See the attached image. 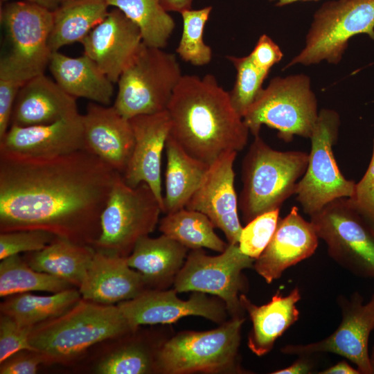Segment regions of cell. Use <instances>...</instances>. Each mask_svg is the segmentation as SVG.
<instances>
[{
  "label": "cell",
  "instance_id": "24",
  "mask_svg": "<svg viewBox=\"0 0 374 374\" xmlns=\"http://www.w3.org/2000/svg\"><path fill=\"white\" fill-rule=\"evenodd\" d=\"M240 299L252 323L247 346L258 357L269 353L276 341L299 319L296 303L301 300V294L297 287L287 296L277 291L267 303L262 305L253 303L244 294Z\"/></svg>",
  "mask_w": 374,
  "mask_h": 374
},
{
  "label": "cell",
  "instance_id": "40",
  "mask_svg": "<svg viewBox=\"0 0 374 374\" xmlns=\"http://www.w3.org/2000/svg\"><path fill=\"white\" fill-rule=\"evenodd\" d=\"M33 328L23 326L12 317L1 314L0 364L19 351H35L29 342Z\"/></svg>",
  "mask_w": 374,
  "mask_h": 374
},
{
  "label": "cell",
  "instance_id": "2",
  "mask_svg": "<svg viewBox=\"0 0 374 374\" xmlns=\"http://www.w3.org/2000/svg\"><path fill=\"white\" fill-rule=\"evenodd\" d=\"M166 111L168 136L208 166L247 144L249 128L233 107L229 91L211 74L183 75Z\"/></svg>",
  "mask_w": 374,
  "mask_h": 374
},
{
  "label": "cell",
  "instance_id": "14",
  "mask_svg": "<svg viewBox=\"0 0 374 374\" xmlns=\"http://www.w3.org/2000/svg\"><path fill=\"white\" fill-rule=\"evenodd\" d=\"M117 306L132 332L141 325L170 324L181 318L198 316L221 324L229 315L224 303L205 293L193 292L188 300L177 296L173 290H148Z\"/></svg>",
  "mask_w": 374,
  "mask_h": 374
},
{
  "label": "cell",
  "instance_id": "44",
  "mask_svg": "<svg viewBox=\"0 0 374 374\" xmlns=\"http://www.w3.org/2000/svg\"><path fill=\"white\" fill-rule=\"evenodd\" d=\"M314 368V362L310 355H300L292 364L287 367L276 370L271 374H308Z\"/></svg>",
  "mask_w": 374,
  "mask_h": 374
},
{
  "label": "cell",
  "instance_id": "50",
  "mask_svg": "<svg viewBox=\"0 0 374 374\" xmlns=\"http://www.w3.org/2000/svg\"><path fill=\"white\" fill-rule=\"evenodd\" d=\"M61 1H62H62H66V0H61Z\"/></svg>",
  "mask_w": 374,
  "mask_h": 374
},
{
  "label": "cell",
  "instance_id": "13",
  "mask_svg": "<svg viewBox=\"0 0 374 374\" xmlns=\"http://www.w3.org/2000/svg\"><path fill=\"white\" fill-rule=\"evenodd\" d=\"M337 303L341 320L332 334L315 342L287 344L280 351L297 356L331 353L351 362L360 374H372L368 339L374 330V293L366 303L357 292L349 297L339 295Z\"/></svg>",
  "mask_w": 374,
  "mask_h": 374
},
{
  "label": "cell",
  "instance_id": "45",
  "mask_svg": "<svg viewBox=\"0 0 374 374\" xmlns=\"http://www.w3.org/2000/svg\"><path fill=\"white\" fill-rule=\"evenodd\" d=\"M319 374H360L357 368H353L343 360L320 372Z\"/></svg>",
  "mask_w": 374,
  "mask_h": 374
},
{
  "label": "cell",
  "instance_id": "10",
  "mask_svg": "<svg viewBox=\"0 0 374 374\" xmlns=\"http://www.w3.org/2000/svg\"><path fill=\"white\" fill-rule=\"evenodd\" d=\"M339 126L340 118L336 111L322 109L319 112L310 138L308 166L295 193L303 212L310 216L336 199L351 197L355 190L356 182L347 179L341 172L333 153Z\"/></svg>",
  "mask_w": 374,
  "mask_h": 374
},
{
  "label": "cell",
  "instance_id": "12",
  "mask_svg": "<svg viewBox=\"0 0 374 374\" xmlns=\"http://www.w3.org/2000/svg\"><path fill=\"white\" fill-rule=\"evenodd\" d=\"M310 217L335 262L358 277L374 280V229L348 197L336 199Z\"/></svg>",
  "mask_w": 374,
  "mask_h": 374
},
{
  "label": "cell",
  "instance_id": "31",
  "mask_svg": "<svg viewBox=\"0 0 374 374\" xmlns=\"http://www.w3.org/2000/svg\"><path fill=\"white\" fill-rule=\"evenodd\" d=\"M214 229L213 224L206 215L187 208L166 214L159 222V229L162 234L188 249L206 248L221 253L229 243L222 240Z\"/></svg>",
  "mask_w": 374,
  "mask_h": 374
},
{
  "label": "cell",
  "instance_id": "35",
  "mask_svg": "<svg viewBox=\"0 0 374 374\" xmlns=\"http://www.w3.org/2000/svg\"><path fill=\"white\" fill-rule=\"evenodd\" d=\"M158 349L151 350L139 342L128 343L104 357L96 371L100 374H144L156 371Z\"/></svg>",
  "mask_w": 374,
  "mask_h": 374
},
{
  "label": "cell",
  "instance_id": "28",
  "mask_svg": "<svg viewBox=\"0 0 374 374\" xmlns=\"http://www.w3.org/2000/svg\"><path fill=\"white\" fill-rule=\"evenodd\" d=\"M95 251L91 246L56 237L43 249L27 253L24 258L35 270L55 276L78 288Z\"/></svg>",
  "mask_w": 374,
  "mask_h": 374
},
{
  "label": "cell",
  "instance_id": "15",
  "mask_svg": "<svg viewBox=\"0 0 374 374\" xmlns=\"http://www.w3.org/2000/svg\"><path fill=\"white\" fill-rule=\"evenodd\" d=\"M1 21L11 44L9 54L33 74L44 73L52 53L48 41L53 11L30 2L15 1L1 8Z\"/></svg>",
  "mask_w": 374,
  "mask_h": 374
},
{
  "label": "cell",
  "instance_id": "30",
  "mask_svg": "<svg viewBox=\"0 0 374 374\" xmlns=\"http://www.w3.org/2000/svg\"><path fill=\"white\" fill-rule=\"evenodd\" d=\"M81 298L75 287L47 296L26 292L7 296L1 303L0 311L23 326L34 327L62 315Z\"/></svg>",
  "mask_w": 374,
  "mask_h": 374
},
{
  "label": "cell",
  "instance_id": "38",
  "mask_svg": "<svg viewBox=\"0 0 374 374\" xmlns=\"http://www.w3.org/2000/svg\"><path fill=\"white\" fill-rule=\"evenodd\" d=\"M279 211L261 214L242 227L238 247L244 254L256 260L263 252L276 229Z\"/></svg>",
  "mask_w": 374,
  "mask_h": 374
},
{
  "label": "cell",
  "instance_id": "49",
  "mask_svg": "<svg viewBox=\"0 0 374 374\" xmlns=\"http://www.w3.org/2000/svg\"><path fill=\"white\" fill-rule=\"evenodd\" d=\"M370 362L372 369V374H374V345L373 346L371 352L370 353Z\"/></svg>",
  "mask_w": 374,
  "mask_h": 374
},
{
  "label": "cell",
  "instance_id": "33",
  "mask_svg": "<svg viewBox=\"0 0 374 374\" xmlns=\"http://www.w3.org/2000/svg\"><path fill=\"white\" fill-rule=\"evenodd\" d=\"M75 287L55 276L33 269L19 254L1 260L0 296L42 291L57 293Z\"/></svg>",
  "mask_w": 374,
  "mask_h": 374
},
{
  "label": "cell",
  "instance_id": "41",
  "mask_svg": "<svg viewBox=\"0 0 374 374\" xmlns=\"http://www.w3.org/2000/svg\"><path fill=\"white\" fill-rule=\"evenodd\" d=\"M348 200L351 206L374 229V138L368 168L362 178L355 183L354 192Z\"/></svg>",
  "mask_w": 374,
  "mask_h": 374
},
{
  "label": "cell",
  "instance_id": "22",
  "mask_svg": "<svg viewBox=\"0 0 374 374\" xmlns=\"http://www.w3.org/2000/svg\"><path fill=\"white\" fill-rule=\"evenodd\" d=\"M78 290L84 299L114 305L150 289L142 275L129 266L127 257L96 251Z\"/></svg>",
  "mask_w": 374,
  "mask_h": 374
},
{
  "label": "cell",
  "instance_id": "11",
  "mask_svg": "<svg viewBox=\"0 0 374 374\" xmlns=\"http://www.w3.org/2000/svg\"><path fill=\"white\" fill-rule=\"evenodd\" d=\"M254 259L244 254L238 244H229L217 256L203 249L191 250L175 277L177 293L199 292L214 295L225 304L231 318L244 317L240 296L248 288L242 271L253 268Z\"/></svg>",
  "mask_w": 374,
  "mask_h": 374
},
{
  "label": "cell",
  "instance_id": "39",
  "mask_svg": "<svg viewBox=\"0 0 374 374\" xmlns=\"http://www.w3.org/2000/svg\"><path fill=\"white\" fill-rule=\"evenodd\" d=\"M57 236L40 229H22L0 232V260L21 252L39 251Z\"/></svg>",
  "mask_w": 374,
  "mask_h": 374
},
{
  "label": "cell",
  "instance_id": "36",
  "mask_svg": "<svg viewBox=\"0 0 374 374\" xmlns=\"http://www.w3.org/2000/svg\"><path fill=\"white\" fill-rule=\"evenodd\" d=\"M236 70L233 88L229 91L236 112L244 116L261 90L269 72L258 67L249 55L244 57L228 56Z\"/></svg>",
  "mask_w": 374,
  "mask_h": 374
},
{
  "label": "cell",
  "instance_id": "46",
  "mask_svg": "<svg viewBox=\"0 0 374 374\" xmlns=\"http://www.w3.org/2000/svg\"><path fill=\"white\" fill-rule=\"evenodd\" d=\"M163 8L167 11L181 12L191 9L193 0H161Z\"/></svg>",
  "mask_w": 374,
  "mask_h": 374
},
{
  "label": "cell",
  "instance_id": "48",
  "mask_svg": "<svg viewBox=\"0 0 374 374\" xmlns=\"http://www.w3.org/2000/svg\"><path fill=\"white\" fill-rule=\"evenodd\" d=\"M271 1H276V6H283L291 3H294L298 1H307V0H269Z\"/></svg>",
  "mask_w": 374,
  "mask_h": 374
},
{
  "label": "cell",
  "instance_id": "29",
  "mask_svg": "<svg viewBox=\"0 0 374 374\" xmlns=\"http://www.w3.org/2000/svg\"><path fill=\"white\" fill-rule=\"evenodd\" d=\"M109 6L105 0H66L53 12L48 37L51 52L63 46L81 42L107 15Z\"/></svg>",
  "mask_w": 374,
  "mask_h": 374
},
{
  "label": "cell",
  "instance_id": "4",
  "mask_svg": "<svg viewBox=\"0 0 374 374\" xmlns=\"http://www.w3.org/2000/svg\"><path fill=\"white\" fill-rule=\"evenodd\" d=\"M309 154L278 151L258 136L250 145L241 168L242 188L238 200L243 221L247 224L265 213L279 209L296 193L304 175Z\"/></svg>",
  "mask_w": 374,
  "mask_h": 374
},
{
  "label": "cell",
  "instance_id": "5",
  "mask_svg": "<svg viewBox=\"0 0 374 374\" xmlns=\"http://www.w3.org/2000/svg\"><path fill=\"white\" fill-rule=\"evenodd\" d=\"M245 317L231 318L215 329L183 331L163 341L156 371L163 374L244 373L238 351Z\"/></svg>",
  "mask_w": 374,
  "mask_h": 374
},
{
  "label": "cell",
  "instance_id": "47",
  "mask_svg": "<svg viewBox=\"0 0 374 374\" xmlns=\"http://www.w3.org/2000/svg\"><path fill=\"white\" fill-rule=\"evenodd\" d=\"M1 1H8L10 0H1ZM30 2L42 7H44L51 11L55 10L62 3L61 0H19Z\"/></svg>",
  "mask_w": 374,
  "mask_h": 374
},
{
  "label": "cell",
  "instance_id": "26",
  "mask_svg": "<svg viewBox=\"0 0 374 374\" xmlns=\"http://www.w3.org/2000/svg\"><path fill=\"white\" fill-rule=\"evenodd\" d=\"M48 66L54 80L70 96L103 105L110 104L114 83L88 56L71 57L55 51Z\"/></svg>",
  "mask_w": 374,
  "mask_h": 374
},
{
  "label": "cell",
  "instance_id": "18",
  "mask_svg": "<svg viewBox=\"0 0 374 374\" xmlns=\"http://www.w3.org/2000/svg\"><path fill=\"white\" fill-rule=\"evenodd\" d=\"M142 42L137 25L116 8L81 42L84 55L113 83L118 82Z\"/></svg>",
  "mask_w": 374,
  "mask_h": 374
},
{
  "label": "cell",
  "instance_id": "43",
  "mask_svg": "<svg viewBox=\"0 0 374 374\" xmlns=\"http://www.w3.org/2000/svg\"><path fill=\"white\" fill-rule=\"evenodd\" d=\"M249 56L258 67L269 72L271 68L281 60L283 54L278 44L264 34L259 37Z\"/></svg>",
  "mask_w": 374,
  "mask_h": 374
},
{
  "label": "cell",
  "instance_id": "1",
  "mask_svg": "<svg viewBox=\"0 0 374 374\" xmlns=\"http://www.w3.org/2000/svg\"><path fill=\"white\" fill-rule=\"evenodd\" d=\"M118 174L86 150L44 159L0 158V232L40 229L93 247Z\"/></svg>",
  "mask_w": 374,
  "mask_h": 374
},
{
  "label": "cell",
  "instance_id": "19",
  "mask_svg": "<svg viewBox=\"0 0 374 374\" xmlns=\"http://www.w3.org/2000/svg\"><path fill=\"white\" fill-rule=\"evenodd\" d=\"M130 121L134 145L122 177L132 187L147 184L159 202L163 213L161 159L170 130L167 111L136 116Z\"/></svg>",
  "mask_w": 374,
  "mask_h": 374
},
{
  "label": "cell",
  "instance_id": "23",
  "mask_svg": "<svg viewBox=\"0 0 374 374\" xmlns=\"http://www.w3.org/2000/svg\"><path fill=\"white\" fill-rule=\"evenodd\" d=\"M78 113L75 98L41 73L30 79L19 90L10 126L49 124Z\"/></svg>",
  "mask_w": 374,
  "mask_h": 374
},
{
  "label": "cell",
  "instance_id": "42",
  "mask_svg": "<svg viewBox=\"0 0 374 374\" xmlns=\"http://www.w3.org/2000/svg\"><path fill=\"white\" fill-rule=\"evenodd\" d=\"M44 363L42 355L33 350L19 351L1 363V374H35Z\"/></svg>",
  "mask_w": 374,
  "mask_h": 374
},
{
  "label": "cell",
  "instance_id": "34",
  "mask_svg": "<svg viewBox=\"0 0 374 374\" xmlns=\"http://www.w3.org/2000/svg\"><path fill=\"white\" fill-rule=\"evenodd\" d=\"M211 10V6H206L181 12L183 31L176 51L183 60L193 65L204 66L211 60V48L204 41V27Z\"/></svg>",
  "mask_w": 374,
  "mask_h": 374
},
{
  "label": "cell",
  "instance_id": "8",
  "mask_svg": "<svg viewBox=\"0 0 374 374\" xmlns=\"http://www.w3.org/2000/svg\"><path fill=\"white\" fill-rule=\"evenodd\" d=\"M162 209L145 183L132 187L118 174L100 215V233L96 251L127 257L137 241L152 233Z\"/></svg>",
  "mask_w": 374,
  "mask_h": 374
},
{
  "label": "cell",
  "instance_id": "25",
  "mask_svg": "<svg viewBox=\"0 0 374 374\" xmlns=\"http://www.w3.org/2000/svg\"><path fill=\"white\" fill-rule=\"evenodd\" d=\"M188 251L166 235L157 238L147 235L137 241L127 262L142 275L150 290H166L174 283Z\"/></svg>",
  "mask_w": 374,
  "mask_h": 374
},
{
  "label": "cell",
  "instance_id": "17",
  "mask_svg": "<svg viewBox=\"0 0 374 374\" xmlns=\"http://www.w3.org/2000/svg\"><path fill=\"white\" fill-rule=\"evenodd\" d=\"M237 154H225L209 166L199 188L185 207L206 215L231 244H238L242 229L234 186L233 164Z\"/></svg>",
  "mask_w": 374,
  "mask_h": 374
},
{
  "label": "cell",
  "instance_id": "21",
  "mask_svg": "<svg viewBox=\"0 0 374 374\" xmlns=\"http://www.w3.org/2000/svg\"><path fill=\"white\" fill-rule=\"evenodd\" d=\"M82 122L84 149L122 175L134 145L130 119L114 106L91 103L82 115Z\"/></svg>",
  "mask_w": 374,
  "mask_h": 374
},
{
  "label": "cell",
  "instance_id": "32",
  "mask_svg": "<svg viewBox=\"0 0 374 374\" xmlns=\"http://www.w3.org/2000/svg\"><path fill=\"white\" fill-rule=\"evenodd\" d=\"M109 6L121 10L139 28L143 42L163 48L175 26L161 0H105Z\"/></svg>",
  "mask_w": 374,
  "mask_h": 374
},
{
  "label": "cell",
  "instance_id": "27",
  "mask_svg": "<svg viewBox=\"0 0 374 374\" xmlns=\"http://www.w3.org/2000/svg\"><path fill=\"white\" fill-rule=\"evenodd\" d=\"M163 213L185 208L199 188L209 166L186 153L168 136Z\"/></svg>",
  "mask_w": 374,
  "mask_h": 374
},
{
  "label": "cell",
  "instance_id": "3",
  "mask_svg": "<svg viewBox=\"0 0 374 374\" xmlns=\"http://www.w3.org/2000/svg\"><path fill=\"white\" fill-rule=\"evenodd\" d=\"M130 332L117 305L81 298L62 315L35 326L29 342L42 355L44 363H64L94 344Z\"/></svg>",
  "mask_w": 374,
  "mask_h": 374
},
{
  "label": "cell",
  "instance_id": "6",
  "mask_svg": "<svg viewBox=\"0 0 374 374\" xmlns=\"http://www.w3.org/2000/svg\"><path fill=\"white\" fill-rule=\"evenodd\" d=\"M319 116L317 99L305 74L275 77L263 88L244 116L254 136L265 125L286 143L294 136L310 138Z\"/></svg>",
  "mask_w": 374,
  "mask_h": 374
},
{
  "label": "cell",
  "instance_id": "7",
  "mask_svg": "<svg viewBox=\"0 0 374 374\" xmlns=\"http://www.w3.org/2000/svg\"><path fill=\"white\" fill-rule=\"evenodd\" d=\"M182 75L174 54L142 42L117 82L113 106L128 119L164 112Z\"/></svg>",
  "mask_w": 374,
  "mask_h": 374
},
{
  "label": "cell",
  "instance_id": "20",
  "mask_svg": "<svg viewBox=\"0 0 374 374\" xmlns=\"http://www.w3.org/2000/svg\"><path fill=\"white\" fill-rule=\"evenodd\" d=\"M318 244L312 223L293 206L285 217L279 219L270 242L254 260L253 268L267 283H271L287 269L312 256Z\"/></svg>",
  "mask_w": 374,
  "mask_h": 374
},
{
  "label": "cell",
  "instance_id": "16",
  "mask_svg": "<svg viewBox=\"0 0 374 374\" xmlns=\"http://www.w3.org/2000/svg\"><path fill=\"white\" fill-rule=\"evenodd\" d=\"M84 149L82 115L56 122L21 127L10 125L0 138V158L44 159Z\"/></svg>",
  "mask_w": 374,
  "mask_h": 374
},
{
  "label": "cell",
  "instance_id": "37",
  "mask_svg": "<svg viewBox=\"0 0 374 374\" xmlns=\"http://www.w3.org/2000/svg\"><path fill=\"white\" fill-rule=\"evenodd\" d=\"M36 76L9 53L0 61V138L8 130L17 94L30 79Z\"/></svg>",
  "mask_w": 374,
  "mask_h": 374
},
{
  "label": "cell",
  "instance_id": "9",
  "mask_svg": "<svg viewBox=\"0 0 374 374\" xmlns=\"http://www.w3.org/2000/svg\"><path fill=\"white\" fill-rule=\"evenodd\" d=\"M360 33L374 40V0H335L326 2L314 15L301 52L285 69L322 61L337 64L349 39Z\"/></svg>",
  "mask_w": 374,
  "mask_h": 374
}]
</instances>
